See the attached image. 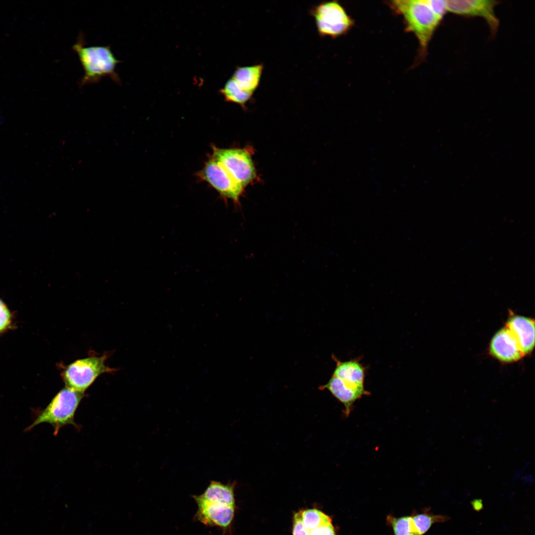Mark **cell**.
I'll use <instances>...</instances> for the list:
<instances>
[{"instance_id":"cell-1","label":"cell","mask_w":535,"mask_h":535,"mask_svg":"<svg viewBox=\"0 0 535 535\" xmlns=\"http://www.w3.org/2000/svg\"><path fill=\"white\" fill-rule=\"evenodd\" d=\"M235 483L212 481L204 492L193 495L197 510L194 519L206 526L216 527L223 535L230 530L235 512Z\"/></svg>"},{"instance_id":"cell-2","label":"cell","mask_w":535,"mask_h":535,"mask_svg":"<svg viewBox=\"0 0 535 535\" xmlns=\"http://www.w3.org/2000/svg\"><path fill=\"white\" fill-rule=\"evenodd\" d=\"M388 3L402 16L405 31L416 37L419 44L417 63H420L427 56L429 44L443 18L433 10L428 0H396Z\"/></svg>"},{"instance_id":"cell-3","label":"cell","mask_w":535,"mask_h":535,"mask_svg":"<svg viewBox=\"0 0 535 535\" xmlns=\"http://www.w3.org/2000/svg\"><path fill=\"white\" fill-rule=\"evenodd\" d=\"M72 49L77 54L84 72L80 81V87L97 83L105 77H109L116 83L120 84L115 69L121 61L115 57L110 46H86L84 37L80 33Z\"/></svg>"},{"instance_id":"cell-4","label":"cell","mask_w":535,"mask_h":535,"mask_svg":"<svg viewBox=\"0 0 535 535\" xmlns=\"http://www.w3.org/2000/svg\"><path fill=\"white\" fill-rule=\"evenodd\" d=\"M84 392L67 387L60 390L43 410L39 411L33 423L25 431L31 430L43 423L50 424L56 436L59 430L66 425H72L78 430L80 426L75 422L76 411L83 397Z\"/></svg>"},{"instance_id":"cell-5","label":"cell","mask_w":535,"mask_h":535,"mask_svg":"<svg viewBox=\"0 0 535 535\" xmlns=\"http://www.w3.org/2000/svg\"><path fill=\"white\" fill-rule=\"evenodd\" d=\"M310 12L321 37L337 38L347 33L354 25L353 20L337 0L321 2L314 6Z\"/></svg>"},{"instance_id":"cell-6","label":"cell","mask_w":535,"mask_h":535,"mask_svg":"<svg viewBox=\"0 0 535 535\" xmlns=\"http://www.w3.org/2000/svg\"><path fill=\"white\" fill-rule=\"evenodd\" d=\"M107 357L91 356L65 366L61 375L66 387L84 392L100 375L114 371L106 365Z\"/></svg>"},{"instance_id":"cell-7","label":"cell","mask_w":535,"mask_h":535,"mask_svg":"<svg viewBox=\"0 0 535 535\" xmlns=\"http://www.w3.org/2000/svg\"><path fill=\"white\" fill-rule=\"evenodd\" d=\"M213 158L222 164L243 188L256 176L251 154L246 149L213 148Z\"/></svg>"},{"instance_id":"cell-8","label":"cell","mask_w":535,"mask_h":535,"mask_svg":"<svg viewBox=\"0 0 535 535\" xmlns=\"http://www.w3.org/2000/svg\"><path fill=\"white\" fill-rule=\"evenodd\" d=\"M500 1L493 0H446L447 12L467 17H480L486 23L492 37H495L499 27V20L495 8Z\"/></svg>"},{"instance_id":"cell-9","label":"cell","mask_w":535,"mask_h":535,"mask_svg":"<svg viewBox=\"0 0 535 535\" xmlns=\"http://www.w3.org/2000/svg\"><path fill=\"white\" fill-rule=\"evenodd\" d=\"M199 175L216 190L222 198L238 203L244 190L224 166L212 158L205 164Z\"/></svg>"},{"instance_id":"cell-10","label":"cell","mask_w":535,"mask_h":535,"mask_svg":"<svg viewBox=\"0 0 535 535\" xmlns=\"http://www.w3.org/2000/svg\"><path fill=\"white\" fill-rule=\"evenodd\" d=\"M319 389H327L340 402L344 405V413L347 417L349 415L354 403L363 396L369 394L365 386L348 383L333 375L326 384L321 386Z\"/></svg>"},{"instance_id":"cell-11","label":"cell","mask_w":535,"mask_h":535,"mask_svg":"<svg viewBox=\"0 0 535 535\" xmlns=\"http://www.w3.org/2000/svg\"><path fill=\"white\" fill-rule=\"evenodd\" d=\"M491 354L500 361L512 362L520 359L524 354L507 327L498 330L490 344Z\"/></svg>"},{"instance_id":"cell-12","label":"cell","mask_w":535,"mask_h":535,"mask_svg":"<svg viewBox=\"0 0 535 535\" xmlns=\"http://www.w3.org/2000/svg\"><path fill=\"white\" fill-rule=\"evenodd\" d=\"M506 327L516 340L524 355L530 353L535 345L534 321L521 316L511 317Z\"/></svg>"},{"instance_id":"cell-13","label":"cell","mask_w":535,"mask_h":535,"mask_svg":"<svg viewBox=\"0 0 535 535\" xmlns=\"http://www.w3.org/2000/svg\"><path fill=\"white\" fill-rule=\"evenodd\" d=\"M336 366L332 375L342 380L357 386H365L366 376L365 367L357 359L341 361L333 356Z\"/></svg>"},{"instance_id":"cell-14","label":"cell","mask_w":535,"mask_h":535,"mask_svg":"<svg viewBox=\"0 0 535 535\" xmlns=\"http://www.w3.org/2000/svg\"><path fill=\"white\" fill-rule=\"evenodd\" d=\"M263 69L262 64L238 67L231 78L242 89L253 94L259 85Z\"/></svg>"},{"instance_id":"cell-15","label":"cell","mask_w":535,"mask_h":535,"mask_svg":"<svg viewBox=\"0 0 535 535\" xmlns=\"http://www.w3.org/2000/svg\"><path fill=\"white\" fill-rule=\"evenodd\" d=\"M220 92L227 101L243 107L253 95V94L242 89L232 78L226 82Z\"/></svg>"},{"instance_id":"cell-16","label":"cell","mask_w":535,"mask_h":535,"mask_svg":"<svg viewBox=\"0 0 535 535\" xmlns=\"http://www.w3.org/2000/svg\"><path fill=\"white\" fill-rule=\"evenodd\" d=\"M412 518V525L415 535H423L433 523L443 522L448 520L447 517L431 515L427 513L416 514Z\"/></svg>"},{"instance_id":"cell-17","label":"cell","mask_w":535,"mask_h":535,"mask_svg":"<svg viewBox=\"0 0 535 535\" xmlns=\"http://www.w3.org/2000/svg\"><path fill=\"white\" fill-rule=\"evenodd\" d=\"M304 527L311 529L332 522L329 516L317 509H308L298 512Z\"/></svg>"},{"instance_id":"cell-18","label":"cell","mask_w":535,"mask_h":535,"mask_svg":"<svg viewBox=\"0 0 535 535\" xmlns=\"http://www.w3.org/2000/svg\"><path fill=\"white\" fill-rule=\"evenodd\" d=\"M387 522L392 528L394 535H415L412 525L411 516L396 518L387 517Z\"/></svg>"},{"instance_id":"cell-19","label":"cell","mask_w":535,"mask_h":535,"mask_svg":"<svg viewBox=\"0 0 535 535\" xmlns=\"http://www.w3.org/2000/svg\"><path fill=\"white\" fill-rule=\"evenodd\" d=\"M11 313L4 303L0 299V332L8 329L11 325Z\"/></svg>"}]
</instances>
